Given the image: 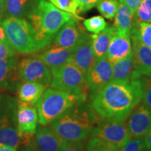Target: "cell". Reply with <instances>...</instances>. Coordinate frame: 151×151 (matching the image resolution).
Here are the masks:
<instances>
[{
    "instance_id": "11",
    "label": "cell",
    "mask_w": 151,
    "mask_h": 151,
    "mask_svg": "<svg viewBox=\"0 0 151 151\" xmlns=\"http://www.w3.org/2000/svg\"><path fill=\"white\" fill-rule=\"evenodd\" d=\"M95 60L92 46V37L90 35L85 33L73 48L70 62L86 75Z\"/></svg>"
},
{
    "instance_id": "12",
    "label": "cell",
    "mask_w": 151,
    "mask_h": 151,
    "mask_svg": "<svg viewBox=\"0 0 151 151\" xmlns=\"http://www.w3.org/2000/svg\"><path fill=\"white\" fill-rule=\"evenodd\" d=\"M39 116L36 107L29 104L18 101L16 113L17 127L20 133L35 135L37 129Z\"/></svg>"
},
{
    "instance_id": "41",
    "label": "cell",
    "mask_w": 151,
    "mask_h": 151,
    "mask_svg": "<svg viewBox=\"0 0 151 151\" xmlns=\"http://www.w3.org/2000/svg\"><path fill=\"white\" fill-rule=\"evenodd\" d=\"M5 16V0H0V17Z\"/></svg>"
},
{
    "instance_id": "8",
    "label": "cell",
    "mask_w": 151,
    "mask_h": 151,
    "mask_svg": "<svg viewBox=\"0 0 151 151\" xmlns=\"http://www.w3.org/2000/svg\"><path fill=\"white\" fill-rule=\"evenodd\" d=\"M91 137H97L108 141L120 148L130 138L124 121L102 120L92 129Z\"/></svg>"
},
{
    "instance_id": "42",
    "label": "cell",
    "mask_w": 151,
    "mask_h": 151,
    "mask_svg": "<svg viewBox=\"0 0 151 151\" xmlns=\"http://www.w3.org/2000/svg\"><path fill=\"white\" fill-rule=\"evenodd\" d=\"M0 151H17V149L8 146H0Z\"/></svg>"
},
{
    "instance_id": "20",
    "label": "cell",
    "mask_w": 151,
    "mask_h": 151,
    "mask_svg": "<svg viewBox=\"0 0 151 151\" xmlns=\"http://www.w3.org/2000/svg\"><path fill=\"white\" fill-rule=\"evenodd\" d=\"M112 69V81H130L138 80L136 76L135 65L132 52L124 59L113 64Z\"/></svg>"
},
{
    "instance_id": "30",
    "label": "cell",
    "mask_w": 151,
    "mask_h": 151,
    "mask_svg": "<svg viewBox=\"0 0 151 151\" xmlns=\"http://www.w3.org/2000/svg\"><path fill=\"white\" fill-rule=\"evenodd\" d=\"M134 21L151 23V0H142L136 11Z\"/></svg>"
},
{
    "instance_id": "26",
    "label": "cell",
    "mask_w": 151,
    "mask_h": 151,
    "mask_svg": "<svg viewBox=\"0 0 151 151\" xmlns=\"http://www.w3.org/2000/svg\"><path fill=\"white\" fill-rule=\"evenodd\" d=\"M130 33L136 35L143 44L151 48V23L134 21Z\"/></svg>"
},
{
    "instance_id": "5",
    "label": "cell",
    "mask_w": 151,
    "mask_h": 151,
    "mask_svg": "<svg viewBox=\"0 0 151 151\" xmlns=\"http://www.w3.org/2000/svg\"><path fill=\"white\" fill-rule=\"evenodd\" d=\"M87 99L54 88H47L35 104L39 123L48 125L66 111L77 104L86 103Z\"/></svg>"
},
{
    "instance_id": "29",
    "label": "cell",
    "mask_w": 151,
    "mask_h": 151,
    "mask_svg": "<svg viewBox=\"0 0 151 151\" xmlns=\"http://www.w3.org/2000/svg\"><path fill=\"white\" fill-rule=\"evenodd\" d=\"M87 151H118L112 143L97 137H91L86 144Z\"/></svg>"
},
{
    "instance_id": "10",
    "label": "cell",
    "mask_w": 151,
    "mask_h": 151,
    "mask_svg": "<svg viewBox=\"0 0 151 151\" xmlns=\"http://www.w3.org/2000/svg\"><path fill=\"white\" fill-rule=\"evenodd\" d=\"M125 120L130 137L144 138L151 128V110L143 104H139L132 111Z\"/></svg>"
},
{
    "instance_id": "4",
    "label": "cell",
    "mask_w": 151,
    "mask_h": 151,
    "mask_svg": "<svg viewBox=\"0 0 151 151\" xmlns=\"http://www.w3.org/2000/svg\"><path fill=\"white\" fill-rule=\"evenodd\" d=\"M1 24L7 41L18 53H34L47 47L38 37L32 24L25 19L7 17Z\"/></svg>"
},
{
    "instance_id": "16",
    "label": "cell",
    "mask_w": 151,
    "mask_h": 151,
    "mask_svg": "<svg viewBox=\"0 0 151 151\" xmlns=\"http://www.w3.org/2000/svg\"><path fill=\"white\" fill-rule=\"evenodd\" d=\"M33 142L42 151H60L67 141L50 126L40 125L35 132Z\"/></svg>"
},
{
    "instance_id": "31",
    "label": "cell",
    "mask_w": 151,
    "mask_h": 151,
    "mask_svg": "<svg viewBox=\"0 0 151 151\" xmlns=\"http://www.w3.org/2000/svg\"><path fill=\"white\" fill-rule=\"evenodd\" d=\"M83 26L90 32L98 34L106 27V22L102 16H96L85 20Z\"/></svg>"
},
{
    "instance_id": "36",
    "label": "cell",
    "mask_w": 151,
    "mask_h": 151,
    "mask_svg": "<svg viewBox=\"0 0 151 151\" xmlns=\"http://www.w3.org/2000/svg\"><path fill=\"white\" fill-rule=\"evenodd\" d=\"M78 1L80 4L79 12L85 13L97 6L101 0H78Z\"/></svg>"
},
{
    "instance_id": "18",
    "label": "cell",
    "mask_w": 151,
    "mask_h": 151,
    "mask_svg": "<svg viewBox=\"0 0 151 151\" xmlns=\"http://www.w3.org/2000/svg\"><path fill=\"white\" fill-rule=\"evenodd\" d=\"M34 136L20 133L17 127V123L6 124L0 127V146L22 148L33 141Z\"/></svg>"
},
{
    "instance_id": "6",
    "label": "cell",
    "mask_w": 151,
    "mask_h": 151,
    "mask_svg": "<svg viewBox=\"0 0 151 151\" xmlns=\"http://www.w3.org/2000/svg\"><path fill=\"white\" fill-rule=\"evenodd\" d=\"M51 73L52 78L50 88L87 99L88 88L86 75L73 63L69 62L51 69Z\"/></svg>"
},
{
    "instance_id": "38",
    "label": "cell",
    "mask_w": 151,
    "mask_h": 151,
    "mask_svg": "<svg viewBox=\"0 0 151 151\" xmlns=\"http://www.w3.org/2000/svg\"><path fill=\"white\" fill-rule=\"evenodd\" d=\"M143 139H144L147 148L148 149L149 151H151V128L149 129L148 133L146 134Z\"/></svg>"
},
{
    "instance_id": "37",
    "label": "cell",
    "mask_w": 151,
    "mask_h": 151,
    "mask_svg": "<svg viewBox=\"0 0 151 151\" xmlns=\"http://www.w3.org/2000/svg\"><path fill=\"white\" fill-rule=\"evenodd\" d=\"M123 1L131 9V10L133 11L134 14H135L136 11L139 8L142 0H123Z\"/></svg>"
},
{
    "instance_id": "43",
    "label": "cell",
    "mask_w": 151,
    "mask_h": 151,
    "mask_svg": "<svg viewBox=\"0 0 151 151\" xmlns=\"http://www.w3.org/2000/svg\"><path fill=\"white\" fill-rule=\"evenodd\" d=\"M148 79H149V80H150V82H151V73H150V74H149L148 76Z\"/></svg>"
},
{
    "instance_id": "22",
    "label": "cell",
    "mask_w": 151,
    "mask_h": 151,
    "mask_svg": "<svg viewBox=\"0 0 151 151\" xmlns=\"http://www.w3.org/2000/svg\"><path fill=\"white\" fill-rule=\"evenodd\" d=\"M46 85L37 82H23L18 88L19 101L35 105L47 89Z\"/></svg>"
},
{
    "instance_id": "14",
    "label": "cell",
    "mask_w": 151,
    "mask_h": 151,
    "mask_svg": "<svg viewBox=\"0 0 151 151\" xmlns=\"http://www.w3.org/2000/svg\"><path fill=\"white\" fill-rule=\"evenodd\" d=\"M130 35L136 76L137 79L143 76H148L151 73V48L143 44L134 34Z\"/></svg>"
},
{
    "instance_id": "28",
    "label": "cell",
    "mask_w": 151,
    "mask_h": 151,
    "mask_svg": "<svg viewBox=\"0 0 151 151\" xmlns=\"http://www.w3.org/2000/svg\"><path fill=\"white\" fill-rule=\"evenodd\" d=\"M118 7L119 1L117 0H101L97 6L100 14L109 20H113L115 18Z\"/></svg>"
},
{
    "instance_id": "34",
    "label": "cell",
    "mask_w": 151,
    "mask_h": 151,
    "mask_svg": "<svg viewBox=\"0 0 151 151\" xmlns=\"http://www.w3.org/2000/svg\"><path fill=\"white\" fill-rule=\"evenodd\" d=\"M60 151H87L83 141H67Z\"/></svg>"
},
{
    "instance_id": "27",
    "label": "cell",
    "mask_w": 151,
    "mask_h": 151,
    "mask_svg": "<svg viewBox=\"0 0 151 151\" xmlns=\"http://www.w3.org/2000/svg\"><path fill=\"white\" fill-rule=\"evenodd\" d=\"M50 2L60 10L69 13L78 20H82L78 16L79 4L78 0H49Z\"/></svg>"
},
{
    "instance_id": "44",
    "label": "cell",
    "mask_w": 151,
    "mask_h": 151,
    "mask_svg": "<svg viewBox=\"0 0 151 151\" xmlns=\"http://www.w3.org/2000/svg\"><path fill=\"white\" fill-rule=\"evenodd\" d=\"M20 151H22V150H20Z\"/></svg>"
},
{
    "instance_id": "25",
    "label": "cell",
    "mask_w": 151,
    "mask_h": 151,
    "mask_svg": "<svg viewBox=\"0 0 151 151\" xmlns=\"http://www.w3.org/2000/svg\"><path fill=\"white\" fill-rule=\"evenodd\" d=\"M30 11L29 0H5V16L21 18Z\"/></svg>"
},
{
    "instance_id": "13",
    "label": "cell",
    "mask_w": 151,
    "mask_h": 151,
    "mask_svg": "<svg viewBox=\"0 0 151 151\" xmlns=\"http://www.w3.org/2000/svg\"><path fill=\"white\" fill-rule=\"evenodd\" d=\"M78 22L79 20L74 16L66 22L55 37L52 46L73 48L85 34Z\"/></svg>"
},
{
    "instance_id": "32",
    "label": "cell",
    "mask_w": 151,
    "mask_h": 151,
    "mask_svg": "<svg viewBox=\"0 0 151 151\" xmlns=\"http://www.w3.org/2000/svg\"><path fill=\"white\" fill-rule=\"evenodd\" d=\"M118 151H149L143 138L130 137L122 146L118 148Z\"/></svg>"
},
{
    "instance_id": "2",
    "label": "cell",
    "mask_w": 151,
    "mask_h": 151,
    "mask_svg": "<svg viewBox=\"0 0 151 151\" xmlns=\"http://www.w3.org/2000/svg\"><path fill=\"white\" fill-rule=\"evenodd\" d=\"M98 117L85 103L71 107L48 124L66 141H84L91 135Z\"/></svg>"
},
{
    "instance_id": "40",
    "label": "cell",
    "mask_w": 151,
    "mask_h": 151,
    "mask_svg": "<svg viewBox=\"0 0 151 151\" xmlns=\"http://www.w3.org/2000/svg\"><path fill=\"white\" fill-rule=\"evenodd\" d=\"M21 150L22 151H42V150H41L39 148H37V147L36 146V145L34 143L33 141H32V142L30 143L28 146L22 148L21 149Z\"/></svg>"
},
{
    "instance_id": "15",
    "label": "cell",
    "mask_w": 151,
    "mask_h": 151,
    "mask_svg": "<svg viewBox=\"0 0 151 151\" xmlns=\"http://www.w3.org/2000/svg\"><path fill=\"white\" fill-rule=\"evenodd\" d=\"M132 52V44L130 33L116 31L111 39L106 58L113 65L125 58Z\"/></svg>"
},
{
    "instance_id": "7",
    "label": "cell",
    "mask_w": 151,
    "mask_h": 151,
    "mask_svg": "<svg viewBox=\"0 0 151 151\" xmlns=\"http://www.w3.org/2000/svg\"><path fill=\"white\" fill-rule=\"evenodd\" d=\"M18 74L22 82H37L50 85L52 76L51 70L37 57H28L18 64Z\"/></svg>"
},
{
    "instance_id": "23",
    "label": "cell",
    "mask_w": 151,
    "mask_h": 151,
    "mask_svg": "<svg viewBox=\"0 0 151 151\" xmlns=\"http://www.w3.org/2000/svg\"><path fill=\"white\" fill-rule=\"evenodd\" d=\"M113 27L116 31L131 32L134 20V14L123 0H119V7L115 16Z\"/></svg>"
},
{
    "instance_id": "39",
    "label": "cell",
    "mask_w": 151,
    "mask_h": 151,
    "mask_svg": "<svg viewBox=\"0 0 151 151\" xmlns=\"http://www.w3.org/2000/svg\"><path fill=\"white\" fill-rule=\"evenodd\" d=\"M1 18L0 17V43H9L8 41H7L6 37L4 30L3 29L2 27V21H1Z\"/></svg>"
},
{
    "instance_id": "9",
    "label": "cell",
    "mask_w": 151,
    "mask_h": 151,
    "mask_svg": "<svg viewBox=\"0 0 151 151\" xmlns=\"http://www.w3.org/2000/svg\"><path fill=\"white\" fill-rule=\"evenodd\" d=\"M112 64L106 57L96 60L86 73L88 94L91 99L112 81Z\"/></svg>"
},
{
    "instance_id": "1",
    "label": "cell",
    "mask_w": 151,
    "mask_h": 151,
    "mask_svg": "<svg viewBox=\"0 0 151 151\" xmlns=\"http://www.w3.org/2000/svg\"><path fill=\"white\" fill-rule=\"evenodd\" d=\"M140 79L130 81H111L92 99V109L102 120L124 121L142 101Z\"/></svg>"
},
{
    "instance_id": "21",
    "label": "cell",
    "mask_w": 151,
    "mask_h": 151,
    "mask_svg": "<svg viewBox=\"0 0 151 151\" xmlns=\"http://www.w3.org/2000/svg\"><path fill=\"white\" fill-rule=\"evenodd\" d=\"M116 32V28L113 26H110L106 27L99 33L91 35L92 49L96 60L105 58L111 39Z\"/></svg>"
},
{
    "instance_id": "19",
    "label": "cell",
    "mask_w": 151,
    "mask_h": 151,
    "mask_svg": "<svg viewBox=\"0 0 151 151\" xmlns=\"http://www.w3.org/2000/svg\"><path fill=\"white\" fill-rule=\"evenodd\" d=\"M72 50L73 48L52 46L36 57L40 59L51 70L70 62Z\"/></svg>"
},
{
    "instance_id": "3",
    "label": "cell",
    "mask_w": 151,
    "mask_h": 151,
    "mask_svg": "<svg viewBox=\"0 0 151 151\" xmlns=\"http://www.w3.org/2000/svg\"><path fill=\"white\" fill-rule=\"evenodd\" d=\"M27 16L38 37L48 46L62 26L73 16L46 0H37Z\"/></svg>"
},
{
    "instance_id": "24",
    "label": "cell",
    "mask_w": 151,
    "mask_h": 151,
    "mask_svg": "<svg viewBox=\"0 0 151 151\" xmlns=\"http://www.w3.org/2000/svg\"><path fill=\"white\" fill-rule=\"evenodd\" d=\"M18 101L11 96L0 94V127L16 123Z\"/></svg>"
},
{
    "instance_id": "17",
    "label": "cell",
    "mask_w": 151,
    "mask_h": 151,
    "mask_svg": "<svg viewBox=\"0 0 151 151\" xmlns=\"http://www.w3.org/2000/svg\"><path fill=\"white\" fill-rule=\"evenodd\" d=\"M20 87L18 62L14 57L0 60V89L14 92Z\"/></svg>"
},
{
    "instance_id": "35",
    "label": "cell",
    "mask_w": 151,
    "mask_h": 151,
    "mask_svg": "<svg viewBox=\"0 0 151 151\" xmlns=\"http://www.w3.org/2000/svg\"><path fill=\"white\" fill-rule=\"evenodd\" d=\"M16 54V51L9 43H0V60L12 58Z\"/></svg>"
},
{
    "instance_id": "33",
    "label": "cell",
    "mask_w": 151,
    "mask_h": 151,
    "mask_svg": "<svg viewBox=\"0 0 151 151\" xmlns=\"http://www.w3.org/2000/svg\"><path fill=\"white\" fill-rule=\"evenodd\" d=\"M139 79L143 87V104L151 110V82L146 77H141Z\"/></svg>"
}]
</instances>
